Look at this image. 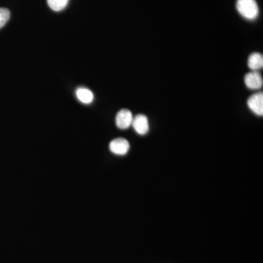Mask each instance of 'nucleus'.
Here are the masks:
<instances>
[{"instance_id": "f257e3e1", "label": "nucleus", "mask_w": 263, "mask_h": 263, "mask_svg": "<svg viewBox=\"0 0 263 263\" xmlns=\"http://www.w3.org/2000/svg\"><path fill=\"white\" fill-rule=\"evenodd\" d=\"M236 8L243 18L254 20L259 15V7L255 0H237Z\"/></svg>"}, {"instance_id": "f03ea898", "label": "nucleus", "mask_w": 263, "mask_h": 263, "mask_svg": "<svg viewBox=\"0 0 263 263\" xmlns=\"http://www.w3.org/2000/svg\"><path fill=\"white\" fill-rule=\"evenodd\" d=\"M129 142L124 138H116L110 142L109 144V148L110 152L116 155L124 156L127 155L129 152Z\"/></svg>"}, {"instance_id": "7ed1b4c3", "label": "nucleus", "mask_w": 263, "mask_h": 263, "mask_svg": "<svg viewBox=\"0 0 263 263\" xmlns=\"http://www.w3.org/2000/svg\"><path fill=\"white\" fill-rule=\"evenodd\" d=\"M133 114L128 109H122L118 112L116 117V124L121 129H128L132 126L133 120Z\"/></svg>"}, {"instance_id": "20e7f679", "label": "nucleus", "mask_w": 263, "mask_h": 263, "mask_svg": "<svg viewBox=\"0 0 263 263\" xmlns=\"http://www.w3.org/2000/svg\"><path fill=\"white\" fill-rule=\"evenodd\" d=\"M132 126L134 128L135 131L141 136H144L149 130L148 118L143 114H138L133 118Z\"/></svg>"}, {"instance_id": "39448f33", "label": "nucleus", "mask_w": 263, "mask_h": 263, "mask_svg": "<svg viewBox=\"0 0 263 263\" xmlns=\"http://www.w3.org/2000/svg\"><path fill=\"white\" fill-rule=\"evenodd\" d=\"M247 105L253 113L257 116L263 115V94L262 92L256 93L248 99Z\"/></svg>"}, {"instance_id": "423d86ee", "label": "nucleus", "mask_w": 263, "mask_h": 263, "mask_svg": "<svg viewBox=\"0 0 263 263\" xmlns=\"http://www.w3.org/2000/svg\"><path fill=\"white\" fill-rule=\"evenodd\" d=\"M246 86L250 89H258L262 88L263 80L262 76L257 71L249 72L245 78Z\"/></svg>"}, {"instance_id": "0eeeda50", "label": "nucleus", "mask_w": 263, "mask_h": 263, "mask_svg": "<svg viewBox=\"0 0 263 263\" xmlns=\"http://www.w3.org/2000/svg\"><path fill=\"white\" fill-rule=\"evenodd\" d=\"M248 66L251 70L257 71L260 70L263 67V57L261 53H252L249 57Z\"/></svg>"}, {"instance_id": "6e6552de", "label": "nucleus", "mask_w": 263, "mask_h": 263, "mask_svg": "<svg viewBox=\"0 0 263 263\" xmlns=\"http://www.w3.org/2000/svg\"><path fill=\"white\" fill-rule=\"evenodd\" d=\"M76 96L79 101L84 104H90L94 100L92 91L86 88H79L76 91Z\"/></svg>"}, {"instance_id": "1a4fd4ad", "label": "nucleus", "mask_w": 263, "mask_h": 263, "mask_svg": "<svg viewBox=\"0 0 263 263\" xmlns=\"http://www.w3.org/2000/svg\"><path fill=\"white\" fill-rule=\"evenodd\" d=\"M69 0H47L48 6L54 11H61L65 9Z\"/></svg>"}, {"instance_id": "9d476101", "label": "nucleus", "mask_w": 263, "mask_h": 263, "mask_svg": "<svg viewBox=\"0 0 263 263\" xmlns=\"http://www.w3.org/2000/svg\"><path fill=\"white\" fill-rule=\"evenodd\" d=\"M10 17V10L5 8H0V29L8 22Z\"/></svg>"}]
</instances>
